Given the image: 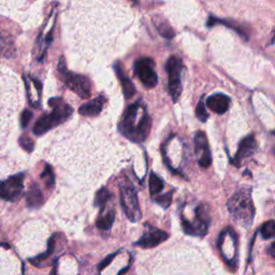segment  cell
Masks as SVG:
<instances>
[{
	"label": "cell",
	"instance_id": "cell-1",
	"mask_svg": "<svg viewBox=\"0 0 275 275\" xmlns=\"http://www.w3.org/2000/svg\"><path fill=\"white\" fill-rule=\"evenodd\" d=\"M151 117L146 107L140 102L129 105L119 123V131L128 140L133 142H143L150 134Z\"/></svg>",
	"mask_w": 275,
	"mask_h": 275
},
{
	"label": "cell",
	"instance_id": "cell-2",
	"mask_svg": "<svg viewBox=\"0 0 275 275\" xmlns=\"http://www.w3.org/2000/svg\"><path fill=\"white\" fill-rule=\"evenodd\" d=\"M49 104L53 107V111L50 114L41 116L35 122L32 129L34 135L41 136L56 126L65 123L74 112L72 107L67 104L63 98H52L49 100Z\"/></svg>",
	"mask_w": 275,
	"mask_h": 275
},
{
	"label": "cell",
	"instance_id": "cell-3",
	"mask_svg": "<svg viewBox=\"0 0 275 275\" xmlns=\"http://www.w3.org/2000/svg\"><path fill=\"white\" fill-rule=\"evenodd\" d=\"M228 210L233 219L245 228L252 226L255 216V208L253 205L250 190L241 189L229 199Z\"/></svg>",
	"mask_w": 275,
	"mask_h": 275
},
{
	"label": "cell",
	"instance_id": "cell-4",
	"mask_svg": "<svg viewBox=\"0 0 275 275\" xmlns=\"http://www.w3.org/2000/svg\"><path fill=\"white\" fill-rule=\"evenodd\" d=\"M58 69L59 72L62 74V79L64 83L70 90H72L74 93L79 95L83 99L89 97L91 94V82L87 77L69 72L66 68L64 57L59 59Z\"/></svg>",
	"mask_w": 275,
	"mask_h": 275
},
{
	"label": "cell",
	"instance_id": "cell-5",
	"mask_svg": "<svg viewBox=\"0 0 275 275\" xmlns=\"http://www.w3.org/2000/svg\"><path fill=\"white\" fill-rule=\"evenodd\" d=\"M210 214L208 208L205 205H200L195 211L194 222H190L182 216V227L186 234L205 236L209 231L210 226Z\"/></svg>",
	"mask_w": 275,
	"mask_h": 275
},
{
	"label": "cell",
	"instance_id": "cell-6",
	"mask_svg": "<svg viewBox=\"0 0 275 275\" xmlns=\"http://www.w3.org/2000/svg\"><path fill=\"white\" fill-rule=\"evenodd\" d=\"M119 191H121V206L126 216L131 222H139L141 218V211L135 187L127 181L119 185Z\"/></svg>",
	"mask_w": 275,
	"mask_h": 275
},
{
	"label": "cell",
	"instance_id": "cell-7",
	"mask_svg": "<svg viewBox=\"0 0 275 275\" xmlns=\"http://www.w3.org/2000/svg\"><path fill=\"white\" fill-rule=\"evenodd\" d=\"M166 70L169 75V81H168L169 93L173 102H176L182 94V81H181L182 61L175 56L170 57L166 64Z\"/></svg>",
	"mask_w": 275,
	"mask_h": 275
},
{
	"label": "cell",
	"instance_id": "cell-8",
	"mask_svg": "<svg viewBox=\"0 0 275 275\" xmlns=\"http://www.w3.org/2000/svg\"><path fill=\"white\" fill-rule=\"evenodd\" d=\"M135 72L146 88H153L157 85L158 78L152 58L142 57L138 59L135 63Z\"/></svg>",
	"mask_w": 275,
	"mask_h": 275
},
{
	"label": "cell",
	"instance_id": "cell-9",
	"mask_svg": "<svg viewBox=\"0 0 275 275\" xmlns=\"http://www.w3.org/2000/svg\"><path fill=\"white\" fill-rule=\"evenodd\" d=\"M24 175H25L24 173L12 175L2 183L0 196L4 200L14 202L21 198L24 190V178H25Z\"/></svg>",
	"mask_w": 275,
	"mask_h": 275
},
{
	"label": "cell",
	"instance_id": "cell-10",
	"mask_svg": "<svg viewBox=\"0 0 275 275\" xmlns=\"http://www.w3.org/2000/svg\"><path fill=\"white\" fill-rule=\"evenodd\" d=\"M196 154L199 155V164L203 168H208L212 163V155L209 148L208 138L203 131H198L195 136Z\"/></svg>",
	"mask_w": 275,
	"mask_h": 275
},
{
	"label": "cell",
	"instance_id": "cell-11",
	"mask_svg": "<svg viewBox=\"0 0 275 275\" xmlns=\"http://www.w3.org/2000/svg\"><path fill=\"white\" fill-rule=\"evenodd\" d=\"M167 239H168V233L149 226L148 231L144 232L136 245L143 248H152L164 242Z\"/></svg>",
	"mask_w": 275,
	"mask_h": 275
},
{
	"label": "cell",
	"instance_id": "cell-12",
	"mask_svg": "<svg viewBox=\"0 0 275 275\" xmlns=\"http://www.w3.org/2000/svg\"><path fill=\"white\" fill-rule=\"evenodd\" d=\"M256 148H257V143H256V140H255V137L254 136H248L246 138H244L240 145H239V150H237V153L235 154L234 158L231 160V162L239 167L241 164L242 160L245 159L246 157L250 156V155H253L254 152L256 151Z\"/></svg>",
	"mask_w": 275,
	"mask_h": 275
},
{
	"label": "cell",
	"instance_id": "cell-13",
	"mask_svg": "<svg viewBox=\"0 0 275 275\" xmlns=\"http://www.w3.org/2000/svg\"><path fill=\"white\" fill-rule=\"evenodd\" d=\"M207 106L213 112L224 114L229 109L230 98L224 94H214L207 99Z\"/></svg>",
	"mask_w": 275,
	"mask_h": 275
},
{
	"label": "cell",
	"instance_id": "cell-14",
	"mask_svg": "<svg viewBox=\"0 0 275 275\" xmlns=\"http://www.w3.org/2000/svg\"><path fill=\"white\" fill-rule=\"evenodd\" d=\"M114 69H115V72L117 75V78L119 80V82H121L122 84V89H123V94L125 97L127 99L129 98H133L134 96L136 95L137 90H136V87L134 85L133 81H131L125 74V71L123 69V66L119 65V64H115L114 65Z\"/></svg>",
	"mask_w": 275,
	"mask_h": 275
},
{
	"label": "cell",
	"instance_id": "cell-15",
	"mask_svg": "<svg viewBox=\"0 0 275 275\" xmlns=\"http://www.w3.org/2000/svg\"><path fill=\"white\" fill-rule=\"evenodd\" d=\"M105 101H106L105 97L101 95L99 97L88 101L85 104H83L79 109V113L84 116H97L101 113Z\"/></svg>",
	"mask_w": 275,
	"mask_h": 275
},
{
	"label": "cell",
	"instance_id": "cell-16",
	"mask_svg": "<svg viewBox=\"0 0 275 275\" xmlns=\"http://www.w3.org/2000/svg\"><path fill=\"white\" fill-rule=\"evenodd\" d=\"M26 203L29 209H39L44 203L42 191L37 184H32L26 194Z\"/></svg>",
	"mask_w": 275,
	"mask_h": 275
},
{
	"label": "cell",
	"instance_id": "cell-17",
	"mask_svg": "<svg viewBox=\"0 0 275 275\" xmlns=\"http://www.w3.org/2000/svg\"><path fill=\"white\" fill-rule=\"evenodd\" d=\"M155 26H156L160 35L166 39H172L174 37V30L169 25V23L164 20H159L158 17L154 19Z\"/></svg>",
	"mask_w": 275,
	"mask_h": 275
},
{
	"label": "cell",
	"instance_id": "cell-18",
	"mask_svg": "<svg viewBox=\"0 0 275 275\" xmlns=\"http://www.w3.org/2000/svg\"><path fill=\"white\" fill-rule=\"evenodd\" d=\"M114 219H115V212L114 210H111L106 214L101 215L98 218L97 223H96V225H97L98 228L101 230H109L114 224Z\"/></svg>",
	"mask_w": 275,
	"mask_h": 275
},
{
	"label": "cell",
	"instance_id": "cell-19",
	"mask_svg": "<svg viewBox=\"0 0 275 275\" xmlns=\"http://www.w3.org/2000/svg\"><path fill=\"white\" fill-rule=\"evenodd\" d=\"M112 194L110 193L109 190H107L105 187H102L101 189H99L97 191V194L95 196V200H94V205L95 207H99L101 209L104 208V206L106 205V202L109 201L112 198Z\"/></svg>",
	"mask_w": 275,
	"mask_h": 275
},
{
	"label": "cell",
	"instance_id": "cell-20",
	"mask_svg": "<svg viewBox=\"0 0 275 275\" xmlns=\"http://www.w3.org/2000/svg\"><path fill=\"white\" fill-rule=\"evenodd\" d=\"M163 189V181L155 173H151L150 176V193L152 196H157Z\"/></svg>",
	"mask_w": 275,
	"mask_h": 275
},
{
	"label": "cell",
	"instance_id": "cell-21",
	"mask_svg": "<svg viewBox=\"0 0 275 275\" xmlns=\"http://www.w3.org/2000/svg\"><path fill=\"white\" fill-rule=\"evenodd\" d=\"M41 180L47 188H52L55 185V176L54 172L49 164L45 166L43 172L41 173Z\"/></svg>",
	"mask_w": 275,
	"mask_h": 275
},
{
	"label": "cell",
	"instance_id": "cell-22",
	"mask_svg": "<svg viewBox=\"0 0 275 275\" xmlns=\"http://www.w3.org/2000/svg\"><path fill=\"white\" fill-rule=\"evenodd\" d=\"M260 233L264 239L275 237V221H269L262 225L260 228Z\"/></svg>",
	"mask_w": 275,
	"mask_h": 275
},
{
	"label": "cell",
	"instance_id": "cell-23",
	"mask_svg": "<svg viewBox=\"0 0 275 275\" xmlns=\"http://www.w3.org/2000/svg\"><path fill=\"white\" fill-rule=\"evenodd\" d=\"M172 191H169V193H167L164 195H157L156 197L154 198V201L157 203V205H159L161 208L163 209H167V208H169L170 205H171V202H172Z\"/></svg>",
	"mask_w": 275,
	"mask_h": 275
},
{
	"label": "cell",
	"instance_id": "cell-24",
	"mask_svg": "<svg viewBox=\"0 0 275 275\" xmlns=\"http://www.w3.org/2000/svg\"><path fill=\"white\" fill-rule=\"evenodd\" d=\"M196 115L198 117V119L202 123H206L209 118V114L207 112V107H206V103L203 102V100H200V102L198 103L197 107H196Z\"/></svg>",
	"mask_w": 275,
	"mask_h": 275
},
{
	"label": "cell",
	"instance_id": "cell-25",
	"mask_svg": "<svg viewBox=\"0 0 275 275\" xmlns=\"http://www.w3.org/2000/svg\"><path fill=\"white\" fill-rule=\"evenodd\" d=\"M19 143L20 145L23 150H25L27 152H32L33 151V148H34V143L33 141L27 137V136H22L20 139H19Z\"/></svg>",
	"mask_w": 275,
	"mask_h": 275
},
{
	"label": "cell",
	"instance_id": "cell-26",
	"mask_svg": "<svg viewBox=\"0 0 275 275\" xmlns=\"http://www.w3.org/2000/svg\"><path fill=\"white\" fill-rule=\"evenodd\" d=\"M32 118V112L29 110H24L22 115H21V127L22 128H26L29 124V122L31 121Z\"/></svg>",
	"mask_w": 275,
	"mask_h": 275
},
{
	"label": "cell",
	"instance_id": "cell-27",
	"mask_svg": "<svg viewBox=\"0 0 275 275\" xmlns=\"http://www.w3.org/2000/svg\"><path fill=\"white\" fill-rule=\"evenodd\" d=\"M116 255L117 254H113V255H110V256H107L102 262H101V264L99 265V270L101 271L102 269H104V268H106L107 266H109L110 264H111V262L113 261V259L116 257Z\"/></svg>",
	"mask_w": 275,
	"mask_h": 275
},
{
	"label": "cell",
	"instance_id": "cell-28",
	"mask_svg": "<svg viewBox=\"0 0 275 275\" xmlns=\"http://www.w3.org/2000/svg\"><path fill=\"white\" fill-rule=\"evenodd\" d=\"M269 253H270V255H271L273 258H275V242L272 243L271 247L269 248Z\"/></svg>",
	"mask_w": 275,
	"mask_h": 275
},
{
	"label": "cell",
	"instance_id": "cell-29",
	"mask_svg": "<svg viewBox=\"0 0 275 275\" xmlns=\"http://www.w3.org/2000/svg\"><path fill=\"white\" fill-rule=\"evenodd\" d=\"M271 44H275V30L273 32V37H272V40H271Z\"/></svg>",
	"mask_w": 275,
	"mask_h": 275
},
{
	"label": "cell",
	"instance_id": "cell-30",
	"mask_svg": "<svg viewBox=\"0 0 275 275\" xmlns=\"http://www.w3.org/2000/svg\"><path fill=\"white\" fill-rule=\"evenodd\" d=\"M133 2H134V4H135V5L139 4V0H133Z\"/></svg>",
	"mask_w": 275,
	"mask_h": 275
}]
</instances>
